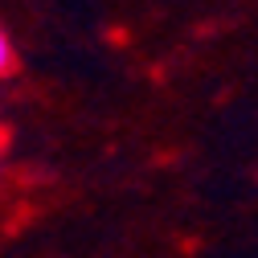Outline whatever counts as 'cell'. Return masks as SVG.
Listing matches in <instances>:
<instances>
[{
  "label": "cell",
  "mask_w": 258,
  "mask_h": 258,
  "mask_svg": "<svg viewBox=\"0 0 258 258\" xmlns=\"http://www.w3.org/2000/svg\"><path fill=\"white\" fill-rule=\"evenodd\" d=\"M13 66H17V53H13V41L5 33V25H0V78H9Z\"/></svg>",
  "instance_id": "1"
},
{
  "label": "cell",
  "mask_w": 258,
  "mask_h": 258,
  "mask_svg": "<svg viewBox=\"0 0 258 258\" xmlns=\"http://www.w3.org/2000/svg\"><path fill=\"white\" fill-rule=\"evenodd\" d=\"M0 156H5V140H0Z\"/></svg>",
  "instance_id": "2"
}]
</instances>
